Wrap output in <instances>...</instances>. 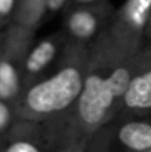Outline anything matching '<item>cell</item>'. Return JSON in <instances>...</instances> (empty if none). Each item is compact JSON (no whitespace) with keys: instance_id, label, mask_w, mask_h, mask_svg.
I'll use <instances>...</instances> for the list:
<instances>
[{"instance_id":"6da1fadb","label":"cell","mask_w":151,"mask_h":152,"mask_svg":"<svg viewBox=\"0 0 151 152\" xmlns=\"http://www.w3.org/2000/svg\"><path fill=\"white\" fill-rule=\"evenodd\" d=\"M91 45L68 40L58 66L27 86L15 102L19 120L43 123L70 111L77 102L89 68Z\"/></svg>"},{"instance_id":"7a4b0ae2","label":"cell","mask_w":151,"mask_h":152,"mask_svg":"<svg viewBox=\"0 0 151 152\" xmlns=\"http://www.w3.org/2000/svg\"><path fill=\"white\" fill-rule=\"evenodd\" d=\"M36 30L9 24L0 31V98L15 103L22 93L24 61Z\"/></svg>"},{"instance_id":"3957f363","label":"cell","mask_w":151,"mask_h":152,"mask_svg":"<svg viewBox=\"0 0 151 152\" xmlns=\"http://www.w3.org/2000/svg\"><path fill=\"white\" fill-rule=\"evenodd\" d=\"M114 9L101 0L94 4H76L67 12L64 21V31L70 42L91 45L104 30Z\"/></svg>"},{"instance_id":"277c9868","label":"cell","mask_w":151,"mask_h":152,"mask_svg":"<svg viewBox=\"0 0 151 152\" xmlns=\"http://www.w3.org/2000/svg\"><path fill=\"white\" fill-rule=\"evenodd\" d=\"M122 111L132 117L151 114V46L138 52V65L123 96Z\"/></svg>"},{"instance_id":"5b68a950","label":"cell","mask_w":151,"mask_h":152,"mask_svg":"<svg viewBox=\"0 0 151 152\" xmlns=\"http://www.w3.org/2000/svg\"><path fill=\"white\" fill-rule=\"evenodd\" d=\"M67 45H68V37L64 30L33 43L24 61V74H22L24 89L31 83H34L36 80H39L50 65L61 58Z\"/></svg>"},{"instance_id":"8992f818","label":"cell","mask_w":151,"mask_h":152,"mask_svg":"<svg viewBox=\"0 0 151 152\" xmlns=\"http://www.w3.org/2000/svg\"><path fill=\"white\" fill-rule=\"evenodd\" d=\"M150 13L151 0H126L114 10L108 24L114 30L144 42V30Z\"/></svg>"},{"instance_id":"52a82bcc","label":"cell","mask_w":151,"mask_h":152,"mask_svg":"<svg viewBox=\"0 0 151 152\" xmlns=\"http://www.w3.org/2000/svg\"><path fill=\"white\" fill-rule=\"evenodd\" d=\"M49 143L40 123L18 120L13 129L3 137L0 152H46Z\"/></svg>"},{"instance_id":"ba28073f","label":"cell","mask_w":151,"mask_h":152,"mask_svg":"<svg viewBox=\"0 0 151 152\" xmlns=\"http://www.w3.org/2000/svg\"><path fill=\"white\" fill-rule=\"evenodd\" d=\"M114 140L124 152H142L151 148V114L126 120L114 132Z\"/></svg>"},{"instance_id":"9c48e42d","label":"cell","mask_w":151,"mask_h":152,"mask_svg":"<svg viewBox=\"0 0 151 152\" xmlns=\"http://www.w3.org/2000/svg\"><path fill=\"white\" fill-rule=\"evenodd\" d=\"M46 13V0H18L10 22L36 30L45 19Z\"/></svg>"},{"instance_id":"30bf717a","label":"cell","mask_w":151,"mask_h":152,"mask_svg":"<svg viewBox=\"0 0 151 152\" xmlns=\"http://www.w3.org/2000/svg\"><path fill=\"white\" fill-rule=\"evenodd\" d=\"M15 103L0 98V137H4L18 123Z\"/></svg>"},{"instance_id":"8fae6325","label":"cell","mask_w":151,"mask_h":152,"mask_svg":"<svg viewBox=\"0 0 151 152\" xmlns=\"http://www.w3.org/2000/svg\"><path fill=\"white\" fill-rule=\"evenodd\" d=\"M18 0H0V24L9 25Z\"/></svg>"},{"instance_id":"7c38bea8","label":"cell","mask_w":151,"mask_h":152,"mask_svg":"<svg viewBox=\"0 0 151 152\" xmlns=\"http://www.w3.org/2000/svg\"><path fill=\"white\" fill-rule=\"evenodd\" d=\"M70 0H46V7L48 13H58L64 7H67Z\"/></svg>"},{"instance_id":"4fadbf2b","label":"cell","mask_w":151,"mask_h":152,"mask_svg":"<svg viewBox=\"0 0 151 152\" xmlns=\"http://www.w3.org/2000/svg\"><path fill=\"white\" fill-rule=\"evenodd\" d=\"M144 46H151V13L147 19L145 30H144Z\"/></svg>"},{"instance_id":"5bb4252c","label":"cell","mask_w":151,"mask_h":152,"mask_svg":"<svg viewBox=\"0 0 151 152\" xmlns=\"http://www.w3.org/2000/svg\"><path fill=\"white\" fill-rule=\"evenodd\" d=\"M101 0H70V6H76V4H94V3H98Z\"/></svg>"},{"instance_id":"9a60e30c","label":"cell","mask_w":151,"mask_h":152,"mask_svg":"<svg viewBox=\"0 0 151 152\" xmlns=\"http://www.w3.org/2000/svg\"><path fill=\"white\" fill-rule=\"evenodd\" d=\"M4 27H6V25H3V24H0V31H1V30H3Z\"/></svg>"},{"instance_id":"2e32d148","label":"cell","mask_w":151,"mask_h":152,"mask_svg":"<svg viewBox=\"0 0 151 152\" xmlns=\"http://www.w3.org/2000/svg\"><path fill=\"white\" fill-rule=\"evenodd\" d=\"M142 152H151V148L150 149H147V151H142Z\"/></svg>"},{"instance_id":"e0dca14e","label":"cell","mask_w":151,"mask_h":152,"mask_svg":"<svg viewBox=\"0 0 151 152\" xmlns=\"http://www.w3.org/2000/svg\"><path fill=\"white\" fill-rule=\"evenodd\" d=\"M1 140H3V137H0V146H1Z\"/></svg>"},{"instance_id":"ac0fdd59","label":"cell","mask_w":151,"mask_h":152,"mask_svg":"<svg viewBox=\"0 0 151 152\" xmlns=\"http://www.w3.org/2000/svg\"><path fill=\"white\" fill-rule=\"evenodd\" d=\"M16 3H18V1H16Z\"/></svg>"}]
</instances>
